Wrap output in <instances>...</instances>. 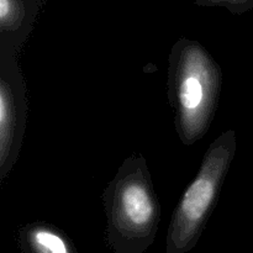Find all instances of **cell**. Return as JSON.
<instances>
[{
    "instance_id": "6da1fadb",
    "label": "cell",
    "mask_w": 253,
    "mask_h": 253,
    "mask_svg": "<svg viewBox=\"0 0 253 253\" xmlns=\"http://www.w3.org/2000/svg\"><path fill=\"white\" fill-rule=\"evenodd\" d=\"M221 84V68L202 43L189 39L175 42L168 57L167 90L175 131L184 146L194 145L209 131Z\"/></svg>"
},
{
    "instance_id": "7a4b0ae2",
    "label": "cell",
    "mask_w": 253,
    "mask_h": 253,
    "mask_svg": "<svg viewBox=\"0 0 253 253\" xmlns=\"http://www.w3.org/2000/svg\"><path fill=\"white\" fill-rule=\"evenodd\" d=\"M103 203L108 240L118 253H142L157 235L161 204L145 157L126 158L106 185Z\"/></svg>"
},
{
    "instance_id": "3957f363",
    "label": "cell",
    "mask_w": 253,
    "mask_h": 253,
    "mask_svg": "<svg viewBox=\"0 0 253 253\" xmlns=\"http://www.w3.org/2000/svg\"><path fill=\"white\" fill-rule=\"evenodd\" d=\"M237 150L234 130H227L208 147L199 172L183 193L172 214L167 253H185L199 241L219 200Z\"/></svg>"
},
{
    "instance_id": "277c9868",
    "label": "cell",
    "mask_w": 253,
    "mask_h": 253,
    "mask_svg": "<svg viewBox=\"0 0 253 253\" xmlns=\"http://www.w3.org/2000/svg\"><path fill=\"white\" fill-rule=\"evenodd\" d=\"M27 113L26 84L17 53L0 51V183L19 160Z\"/></svg>"
},
{
    "instance_id": "5b68a950",
    "label": "cell",
    "mask_w": 253,
    "mask_h": 253,
    "mask_svg": "<svg viewBox=\"0 0 253 253\" xmlns=\"http://www.w3.org/2000/svg\"><path fill=\"white\" fill-rule=\"evenodd\" d=\"M19 240L25 253H77L71 239L61 229L43 221L21 227Z\"/></svg>"
}]
</instances>
